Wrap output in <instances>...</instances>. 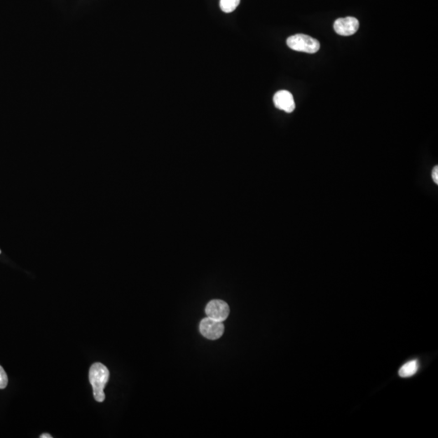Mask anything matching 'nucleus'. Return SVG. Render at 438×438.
<instances>
[{
  "label": "nucleus",
  "mask_w": 438,
  "mask_h": 438,
  "mask_svg": "<svg viewBox=\"0 0 438 438\" xmlns=\"http://www.w3.org/2000/svg\"><path fill=\"white\" fill-rule=\"evenodd\" d=\"M358 20L355 17H348L336 20L334 24V28L337 34L341 36L353 35L359 29Z\"/></svg>",
  "instance_id": "39448f33"
},
{
  "label": "nucleus",
  "mask_w": 438,
  "mask_h": 438,
  "mask_svg": "<svg viewBox=\"0 0 438 438\" xmlns=\"http://www.w3.org/2000/svg\"><path fill=\"white\" fill-rule=\"evenodd\" d=\"M206 313L209 318L223 322L229 316V306L223 300H211L206 308Z\"/></svg>",
  "instance_id": "20e7f679"
},
{
  "label": "nucleus",
  "mask_w": 438,
  "mask_h": 438,
  "mask_svg": "<svg viewBox=\"0 0 438 438\" xmlns=\"http://www.w3.org/2000/svg\"><path fill=\"white\" fill-rule=\"evenodd\" d=\"M274 103L279 110L286 113H291L295 108V101L292 94L287 90L277 92L274 96Z\"/></svg>",
  "instance_id": "423d86ee"
},
{
  "label": "nucleus",
  "mask_w": 438,
  "mask_h": 438,
  "mask_svg": "<svg viewBox=\"0 0 438 438\" xmlns=\"http://www.w3.org/2000/svg\"><path fill=\"white\" fill-rule=\"evenodd\" d=\"M109 377H110L109 370L103 363H95L90 367L89 382L93 387L94 398L99 403L105 400L104 389L109 380Z\"/></svg>",
  "instance_id": "f257e3e1"
},
{
  "label": "nucleus",
  "mask_w": 438,
  "mask_h": 438,
  "mask_svg": "<svg viewBox=\"0 0 438 438\" xmlns=\"http://www.w3.org/2000/svg\"><path fill=\"white\" fill-rule=\"evenodd\" d=\"M433 179H434V181L435 183L438 184V167H434V171H433Z\"/></svg>",
  "instance_id": "9d476101"
},
{
  "label": "nucleus",
  "mask_w": 438,
  "mask_h": 438,
  "mask_svg": "<svg viewBox=\"0 0 438 438\" xmlns=\"http://www.w3.org/2000/svg\"><path fill=\"white\" fill-rule=\"evenodd\" d=\"M419 368V363L416 360L409 361L403 364L398 371V375L401 377H410L417 373Z\"/></svg>",
  "instance_id": "0eeeda50"
},
{
  "label": "nucleus",
  "mask_w": 438,
  "mask_h": 438,
  "mask_svg": "<svg viewBox=\"0 0 438 438\" xmlns=\"http://www.w3.org/2000/svg\"><path fill=\"white\" fill-rule=\"evenodd\" d=\"M0 253H1V251H0Z\"/></svg>",
  "instance_id": "f8f14e48"
},
{
  "label": "nucleus",
  "mask_w": 438,
  "mask_h": 438,
  "mask_svg": "<svg viewBox=\"0 0 438 438\" xmlns=\"http://www.w3.org/2000/svg\"><path fill=\"white\" fill-rule=\"evenodd\" d=\"M240 0H220V7L223 12L231 13L239 6Z\"/></svg>",
  "instance_id": "6e6552de"
},
{
  "label": "nucleus",
  "mask_w": 438,
  "mask_h": 438,
  "mask_svg": "<svg viewBox=\"0 0 438 438\" xmlns=\"http://www.w3.org/2000/svg\"><path fill=\"white\" fill-rule=\"evenodd\" d=\"M41 438H52V436H51L50 434H42L40 437Z\"/></svg>",
  "instance_id": "9b49d317"
},
{
  "label": "nucleus",
  "mask_w": 438,
  "mask_h": 438,
  "mask_svg": "<svg viewBox=\"0 0 438 438\" xmlns=\"http://www.w3.org/2000/svg\"><path fill=\"white\" fill-rule=\"evenodd\" d=\"M200 331L208 339H218L224 333V325L222 321H216L207 316L201 321Z\"/></svg>",
  "instance_id": "7ed1b4c3"
},
{
  "label": "nucleus",
  "mask_w": 438,
  "mask_h": 438,
  "mask_svg": "<svg viewBox=\"0 0 438 438\" xmlns=\"http://www.w3.org/2000/svg\"><path fill=\"white\" fill-rule=\"evenodd\" d=\"M8 383L7 373H5L4 369L0 365V389H4Z\"/></svg>",
  "instance_id": "1a4fd4ad"
},
{
  "label": "nucleus",
  "mask_w": 438,
  "mask_h": 438,
  "mask_svg": "<svg viewBox=\"0 0 438 438\" xmlns=\"http://www.w3.org/2000/svg\"><path fill=\"white\" fill-rule=\"evenodd\" d=\"M286 44L293 51L314 54L320 49V42L309 35L295 34L287 38Z\"/></svg>",
  "instance_id": "f03ea898"
}]
</instances>
